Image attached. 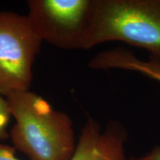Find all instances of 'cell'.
I'll return each instance as SVG.
<instances>
[{"label":"cell","mask_w":160,"mask_h":160,"mask_svg":"<svg viewBox=\"0 0 160 160\" xmlns=\"http://www.w3.org/2000/svg\"><path fill=\"white\" fill-rule=\"evenodd\" d=\"M16 122L10 137L16 150L31 160H70L76 149L73 123L41 96L29 91L5 97Z\"/></svg>","instance_id":"cell-1"},{"label":"cell","mask_w":160,"mask_h":160,"mask_svg":"<svg viewBox=\"0 0 160 160\" xmlns=\"http://www.w3.org/2000/svg\"><path fill=\"white\" fill-rule=\"evenodd\" d=\"M112 41L144 48L160 64V0H95L86 50Z\"/></svg>","instance_id":"cell-2"},{"label":"cell","mask_w":160,"mask_h":160,"mask_svg":"<svg viewBox=\"0 0 160 160\" xmlns=\"http://www.w3.org/2000/svg\"><path fill=\"white\" fill-rule=\"evenodd\" d=\"M30 25L42 41L58 48L86 50L95 0H29Z\"/></svg>","instance_id":"cell-3"},{"label":"cell","mask_w":160,"mask_h":160,"mask_svg":"<svg viewBox=\"0 0 160 160\" xmlns=\"http://www.w3.org/2000/svg\"><path fill=\"white\" fill-rule=\"evenodd\" d=\"M42 42L27 16L0 12V94L28 91Z\"/></svg>","instance_id":"cell-4"},{"label":"cell","mask_w":160,"mask_h":160,"mask_svg":"<svg viewBox=\"0 0 160 160\" xmlns=\"http://www.w3.org/2000/svg\"><path fill=\"white\" fill-rule=\"evenodd\" d=\"M126 140L127 132L119 122H109L102 130L99 123L88 117L70 160H145L144 157H127Z\"/></svg>","instance_id":"cell-5"},{"label":"cell","mask_w":160,"mask_h":160,"mask_svg":"<svg viewBox=\"0 0 160 160\" xmlns=\"http://www.w3.org/2000/svg\"><path fill=\"white\" fill-rule=\"evenodd\" d=\"M11 117V110L7 99L4 96L0 94V139H6L9 137L7 128Z\"/></svg>","instance_id":"cell-6"},{"label":"cell","mask_w":160,"mask_h":160,"mask_svg":"<svg viewBox=\"0 0 160 160\" xmlns=\"http://www.w3.org/2000/svg\"><path fill=\"white\" fill-rule=\"evenodd\" d=\"M151 77L160 82V66L155 68L151 73ZM145 160H160V147L155 148L151 152L145 156Z\"/></svg>","instance_id":"cell-7"},{"label":"cell","mask_w":160,"mask_h":160,"mask_svg":"<svg viewBox=\"0 0 160 160\" xmlns=\"http://www.w3.org/2000/svg\"><path fill=\"white\" fill-rule=\"evenodd\" d=\"M14 147L0 143V160H19L15 157Z\"/></svg>","instance_id":"cell-8"}]
</instances>
